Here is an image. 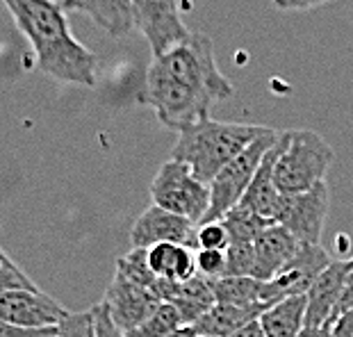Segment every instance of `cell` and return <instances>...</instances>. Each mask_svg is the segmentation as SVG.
<instances>
[{
    "mask_svg": "<svg viewBox=\"0 0 353 337\" xmlns=\"http://www.w3.org/2000/svg\"><path fill=\"white\" fill-rule=\"evenodd\" d=\"M235 94L232 82L216 66L214 46L205 34H190L146 71L144 101L169 130L183 132L210 119L216 101Z\"/></svg>",
    "mask_w": 353,
    "mask_h": 337,
    "instance_id": "6da1fadb",
    "label": "cell"
},
{
    "mask_svg": "<svg viewBox=\"0 0 353 337\" xmlns=\"http://www.w3.org/2000/svg\"><path fill=\"white\" fill-rule=\"evenodd\" d=\"M17 28L28 37L37 66L46 76L69 85L92 87L96 55L71 34L62 5L52 0H3Z\"/></svg>",
    "mask_w": 353,
    "mask_h": 337,
    "instance_id": "7a4b0ae2",
    "label": "cell"
},
{
    "mask_svg": "<svg viewBox=\"0 0 353 337\" xmlns=\"http://www.w3.org/2000/svg\"><path fill=\"white\" fill-rule=\"evenodd\" d=\"M267 128L249 123H226L205 119L192 128L178 132L171 160L183 162L192 174L210 185L230 160L249 148Z\"/></svg>",
    "mask_w": 353,
    "mask_h": 337,
    "instance_id": "3957f363",
    "label": "cell"
},
{
    "mask_svg": "<svg viewBox=\"0 0 353 337\" xmlns=\"http://www.w3.org/2000/svg\"><path fill=\"white\" fill-rule=\"evenodd\" d=\"M335 153L314 130H290L281 137L274 181L281 194H299L324 183Z\"/></svg>",
    "mask_w": 353,
    "mask_h": 337,
    "instance_id": "277c9868",
    "label": "cell"
},
{
    "mask_svg": "<svg viewBox=\"0 0 353 337\" xmlns=\"http://www.w3.org/2000/svg\"><path fill=\"white\" fill-rule=\"evenodd\" d=\"M278 137H281V132L267 128L249 148H244L235 160H230L226 167L214 176V181L210 183V210L203 223L219 221L232 207L239 205V201L244 198L246 190H249L260 162L265 160V155L274 148Z\"/></svg>",
    "mask_w": 353,
    "mask_h": 337,
    "instance_id": "5b68a950",
    "label": "cell"
},
{
    "mask_svg": "<svg viewBox=\"0 0 353 337\" xmlns=\"http://www.w3.org/2000/svg\"><path fill=\"white\" fill-rule=\"evenodd\" d=\"M153 205L185 216L192 223H203L210 210V185L199 181L183 162H164L151 183Z\"/></svg>",
    "mask_w": 353,
    "mask_h": 337,
    "instance_id": "8992f818",
    "label": "cell"
},
{
    "mask_svg": "<svg viewBox=\"0 0 353 337\" xmlns=\"http://www.w3.org/2000/svg\"><path fill=\"white\" fill-rule=\"evenodd\" d=\"M330 207L328 183L314 185L312 190L299 194H283L274 223L283 226L299 244H319Z\"/></svg>",
    "mask_w": 353,
    "mask_h": 337,
    "instance_id": "52a82bcc",
    "label": "cell"
},
{
    "mask_svg": "<svg viewBox=\"0 0 353 337\" xmlns=\"http://www.w3.org/2000/svg\"><path fill=\"white\" fill-rule=\"evenodd\" d=\"M132 14L134 28L151 43L153 57L164 55L192 34L178 14V0H132Z\"/></svg>",
    "mask_w": 353,
    "mask_h": 337,
    "instance_id": "ba28073f",
    "label": "cell"
},
{
    "mask_svg": "<svg viewBox=\"0 0 353 337\" xmlns=\"http://www.w3.org/2000/svg\"><path fill=\"white\" fill-rule=\"evenodd\" d=\"M330 265L328 253L319 244H299L296 256L272 280H262V303L274 305L288 296L305 294L312 280Z\"/></svg>",
    "mask_w": 353,
    "mask_h": 337,
    "instance_id": "9c48e42d",
    "label": "cell"
},
{
    "mask_svg": "<svg viewBox=\"0 0 353 337\" xmlns=\"http://www.w3.org/2000/svg\"><path fill=\"white\" fill-rule=\"evenodd\" d=\"M108 314L119 331L128 335L141 326L151 314L160 308V298H157L151 289L137 285V283L128 280L125 276L114 272L108 289H105V298L101 301Z\"/></svg>",
    "mask_w": 353,
    "mask_h": 337,
    "instance_id": "30bf717a",
    "label": "cell"
},
{
    "mask_svg": "<svg viewBox=\"0 0 353 337\" xmlns=\"http://www.w3.org/2000/svg\"><path fill=\"white\" fill-rule=\"evenodd\" d=\"M199 226L185 216L151 205L139 214L130 228L132 249H151L157 244H178L187 249H196Z\"/></svg>",
    "mask_w": 353,
    "mask_h": 337,
    "instance_id": "8fae6325",
    "label": "cell"
},
{
    "mask_svg": "<svg viewBox=\"0 0 353 337\" xmlns=\"http://www.w3.org/2000/svg\"><path fill=\"white\" fill-rule=\"evenodd\" d=\"M66 310L41 289H12L0 294V321L19 328H52Z\"/></svg>",
    "mask_w": 353,
    "mask_h": 337,
    "instance_id": "7c38bea8",
    "label": "cell"
},
{
    "mask_svg": "<svg viewBox=\"0 0 353 337\" xmlns=\"http://www.w3.org/2000/svg\"><path fill=\"white\" fill-rule=\"evenodd\" d=\"M351 260H330V265L312 280L310 289L305 292L307 310H305V326L307 328H324L335 317L337 305L342 301L347 278L351 274Z\"/></svg>",
    "mask_w": 353,
    "mask_h": 337,
    "instance_id": "4fadbf2b",
    "label": "cell"
},
{
    "mask_svg": "<svg viewBox=\"0 0 353 337\" xmlns=\"http://www.w3.org/2000/svg\"><path fill=\"white\" fill-rule=\"evenodd\" d=\"M153 294L160 298L162 303H171L180 312L185 326H194L201 317L212 310L216 303L212 280L203 278V276H194L187 283H174V280H157Z\"/></svg>",
    "mask_w": 353,
    "mask_h": 337,
    "instance_id": "5bb4252c",
    "label": "cell"
},
{
    "mask_svg": "<svg viewBox=\"0 0 353 337\" xmlns=\"http://www.w3.org/2000/svg\"><path fill=\"white\" fill-rule=\"evenodd\" d=\"M253 249H255L253 278L255 280H272L288 267V262L296 256L299 242L283 226L272 223V226H267L258 237H255Z\"/></svg>",
    "mask_w": 353,
    "mask_h": 337,
    "instance_id": "9a60e30c",
    "label": "cell"
},
{
    "mask_svg": "<svg viewBox=\"0 0 353 337\" xmlns=\"http://www.w3.org/2000/svg\"><path fill=\"white\" fill-rule=\"evenodd\" d=\"M281 137H283V132H281ZM281 137H278L272 151L265 155V160L260 162V167H258V171H255L249 190H246L244 198L239 201V205L251 210V212H255L267 221H274L278 203H281V196H283V194L278 192L276 181H274L276 157H278V153H281Z\"/></svg>",
    "mask_w": 353,
    "mask_h": 337,
    "instance_id": "2e32d148",
    "label": "cell"
},
{
    "mask_svg": "<svg viewBox=\"0 0 353 337\" xmlns=\"http://www.w3.org/2000/svg\"><path fill=\"white\" fill-rule=\"evenodd\" d=\"M62 10L80 12L112 37H125L134 28L132 0H62Z\"/></svg>",
    "mask_w": 353,
    "mask_h": 337,
    "instance_id": "e0dca14e",
    "label": "cell"
},
{
    "mask_svg": "<svg viewBox=\"0 0 353 337\" xmlns=\"http://www.w3.org/2000/svg\"><path fill=\"white\" fill-rule=\"evenodd\" d=\"M267 310V305H230V303H214L205 317H201L194 324L196 335L205 337H230L239 328L253 324L260 319V314Z\"/></svg>",
    "mask_w": 353,
    "mask_h": 337,
    "instance_id": "ac0fdd59",
    "label": "cell"
},
{
    "mask_svg": "<svg viewBox=\"0 0 353 337\" xmlns=\"http://www.w3.org/2000/svg\"><path fill=\"white\" fill-rule=\"evenodd\" d=\"M146 260L151 272L162 280H174V283H187L196 272V253L194 249L178 244H157L146 249Z\"/></svg>",
    "mask_w": 353,
    "mask_h": 337,
    "instance_id": "d6986e66",
    "label": "cell"
},
{
    "mask_svg": "<svg viewBox=\"0 0 353 337\" xmlns=\"http://www.w3.org/2000/svg\"><path fill=\"white\" fill-rule=\"evenodd\" d=\"M305 310L307 298L305 294L288 296L260 314V326L265 337H294L305 328Z\"/></svg>",
    "mask_w": 353,
    "mask_h": 337,
    "instance_id": "ffe728a7",
    "label": "cell"
},
{
    "mask_svg": "<svg viewBox=\"0 0 353 337\" xmlns=\"http://www.w3.org/2000/svg\"><path fill=\"white\" fill-rule=\"evenodd\" d=\"M212 287H214L216 303L265 305L262 303V280H255V278H251V276H246V278L223 276V278H219V280H212Z\"/></svg>",
    "mask_w": 353,
    "mask_h": 337,
    "instance_id": "44dd1931",
    "label": "cell"
},
{
    "mask_svg": "<svg viewBox=\"0 0 353 337\" xmlns=\"http://www.w3.org/2000/svg\"><path fill=\"white\" fill-rule=\"evenodd\" d=\"M221 221L228 230L230 242H255V237H258L267 226L274 223V221L262 219V216H258L255 212H251V210H246L242 205L232 207Z\"/></svg>",
    "mask_w": 353,
    "mask_h": 337,
    "instance_id": "7402d4cb",
    "label": "cell"
},
{
    "mask_svg": "<svg viewBox=\"0 0 353 337\" xmlns=\"http://www.w3.org/2000/svg\"><path fill=\"white\" fill-rule=\"evenodd\" d=\"M180 328H185L180 312L171 303H160V308H157L144 324L130 331L125 337H169L178 333Z\"/></svg>",
    "mask_w": 353,
    "mask_h": 337,
    "instance_id": "603a6c76",
    "label": "cell"
},
{
    "mask_svg": "<svg viewBox=\"0 0 353 337\" xmlns=\"http://www.w3.org/2000/svg\"><path fill=\"white\" fill-rule=\"evenodd\" d=\"M114 272H119L121 276H125L128 280L137 283V285L146 287V289H155L157 285V276L151 272V267H148V260H146V249H130L117 260V267Z\"/></svg>",
    "mask_w": 353,
    "mask_h": 337,
    "instance_id": "cb8c5ba5",
    "label": "cell"
},
{
    "mask_svg": "<svg viewBox=\"0 0 353 337\" xmlns=\"http://www.w3.org/2000/svg\"><path fill=\"white\" fill-rule=\"evenodd\" d=\"M255 269V249L253 242H230L226 249V276L232 278H253Z\"/></svg>",
    "mask_w": 353,
    "mask_h": 337,
    "instance_id": "d4e9b609",
    "label": "cell"
},
{
    "mask_svg": "<svg viewBox=\"0 0 353 337\" xmlns=\"http://www.w3.org/2000/svg\"><path fill=\"white\" fill-rule=\"evenodd\" d=\"M57 337H96V312L85 310V312H69L59 319Z\"/></svg>",
    "mask_w": 353,
    "mask_h": 337,
    "instance_id": "484cf974",
    "label": "cell"
},
{
    "mask_svg": "<svg viewBox=\"0 0 353 337\" xmlns=\"http://www.w3.org/2000/svg\"><path fill=\"white\" fill-rule=\"evenodd\" d=\"M12 289H39L37 283L0 249V294Z\"/></svg>",
    "mask_w": 353,
    "mask_h": 337,
    "instance_id": "4316f807",
    "label": "cell"
},
{
    "mask_svg": "<svg viewBox=\"0 0 353 337\" xmlns=\"http://www.w3.org/2000/svg\"><path fill=\"white\" fill-rule=\"evenodd\" d=\"M230 244V235L223 221H208L201 223L196 230V251H226Z\"/></svg>",
    "mask_w": 353,
    "mask_h": 337,
    "instance_id": "83f0119b",
    "label": "cell"
},
{
    "mask_svg": "<svg viewBox=\"0 0 353 337\" xmlns=\"http://www.w3.org/2000/svg\"><path fill=\"white\" fill-rule=\"evenodd\" d=\"M196 272L210 280L223 278L226 276V251H196Z\"/></svg>",
    "mask_w": 353,
    "mask_h": 337,
    "instance_id": "f1b7e54d",
    "label": "cell"
},
{
    "mask_svg": "<svg viewBox=\"0 0 353 337\" xmlns=\"http://www.w3.org/2000/svg\"><path fill=\"white\" fill-rule=\"evenodd\" d=\"M324 337H353V310L330 319L324 326Z\"/></svg>",
    "mask_w": 353,
    "mask_h": 337,
    "instance_id": "f546056e",
    "label": "cell"
},
{
    "mask_svg": "<svg viewBox=\"0 0 353 337\" xmlns=\"http://www.w3.org/2000/svg\"><path fill=\"white\" fill-rule=\"evenodd\" d=\"M0 337H57V328H19L0 321Z\"/></svg>",
    "mask_w": 353,
    "mask_h": 337,
    "instance_id": "4dcf8cb0",
    "label": "cell"
},
{
    "mask_svg": "<svg viewBox=\"0 0 353 337\" xmlns=\"http://www.w3.org/2000/svg\"><path fill=\"white\" fill-rule=\"evenodd\" d=\"M94 312H96V337H125L114 324H112L108 308H105L103 303H96Z\"/></svg>",
    "mask_w": 353,
    "mask_h": 337,
    "instance_id": "1f68e13d",
    "label": "cell"
},
{
    "mask_svg": "<svg viewBox=\"0 0 353 337\" xmlns=\"http://www.w3.org/2000/svg\"><path fill=\"white\" fill-rule=\"evenodd\" d=\"M326 3H333V0H274L278 10H314Z\"/></svg>",
    "mask_w": 353,
    "mask_h": 337,
    "instance_id": "d6a6232c",
    "label": "cell"
},
{
    "mask_svg": "<svg viewBox=\"0 0 353 337\" xmlns=\"http://www.w3.org/2000/svg\"><path fill=\"white\" fill-rule=\"evenodd\" d=\"M347 310H353V267H351V274L347 278V287H344L342 301H340V305H337L335 317H337V314H342V312H347Z\"/></svg>",
    "mask_w": 353,
    "mask_h": 337,
    "instance_id": "836d02e7",
    "label": "cell"
},
{
    "mask_svg": "<svg viewBox=\"0 0 353 337\" xmlns=\"http://www.w3.org/2000/svg\"><path fill=\"white\" fill-rule=\"evenodd\" d=\"M230 337H265V333H262V326L260 321H253V324L239 328L237 333H232Z\"/></svg>",
    "mask_w": 353,
    "mask_h": 337,
    "instance_id": "e575fe53",
    "label": "cell"
},
{
    "mask_svg": "<svg viewBox=\"0 0 353 337\" xmlns=\"http://www.w3.org/2000/svg\"><path fill=\"white\" fill-rule=\"evenodd\" d=\"M294 337H324V328H303L301 333L294 335Z\"/></svg>",
    "mask_w": 353,
    "mask_h": 337,
    "instance_id": "d590c367",
    "label": "cell"
},
{
    "mask_svg": "<svg viewBox=\"0 0 353 337\" xmlns=\"http://www.w3.org/2000/svg\"><path fill=\"white\" fill-rule=\"evenodd\" d=\"M169 337H199V335H196V331H194V326H185V328H180L178 333L169 335Z\"/></svg>",
    "mask_w": 353,
    "mask_h": 337,
    "instance_id": "8d00e7d4",
    "label": "cell"
},
{
    "mask_svg": "<svg viewBox=\"0 0 353 337\" xmlns=\"http://www.w3.org/2000/svg\"><path fill=\"white\" fill-rule=\"evenodd\" d=\"M199 337H205V335H199Z\"/></svg>",
    "mask_w": 353,
    "mask_h": 337,
    "instance_id": "74e56055",
    "label": "cell"
}]
</instances>
